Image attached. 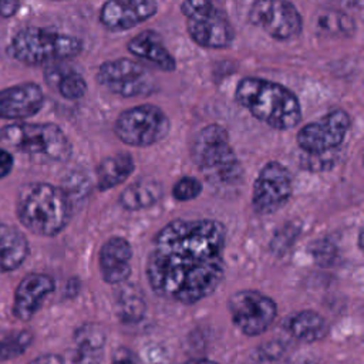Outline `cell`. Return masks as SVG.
<instances>
[{
  "mask_svg": "<svg viewBox=\"0 0 364 364\" xmlns=\"http://www.w3.org/2000/svg\"><path fill=\"white\" fill-rule=\"evenodd\" d=\"M226 228L213 219H176L154 237L146 260L152 290L168 300L193 304L210 296L225 276Z\"/></svg>",
  "mask_w": 364,
  "mask_h": 364,
  "instance_id": "cell-1",
  "label": "cell"
},
{
  "mask_svg": "<svg viewBox=\"0 0 364 364\" xmlns=\"http://www.w3.org/2000/svg\"><path fill=\"white\" fill-rule=\"evenodd\" d=\"M235 100L256 119L277 131L291 129L301 121L297 95L280 82L245 77L236 85Z\"/></svg>",
  "mask_w": 364,
  "mask_h": 364,
  "instance_id": "cell-2",
  "label": "cell"
},
{
  "mask_svg": "<svg viewBox=\"0 0 364 364\" xmlns=\"http://www.w3.org/2000/svg\"><path fill=\"white\" fill-rule=\"evenodd\" d=\"M16 209L20 222L30 232L54 236L70 220L71 199L61 188L46 182H31L20 188Z\"/></svg>",
  "mask_w": 364,
  "mask_h": 364,
  "instance_id": "cell-3",
  "label": "cell"
},
{
  "mask_svg": "<svg viewBox=\"0 0 364 364\" xmlns=\"http://www.w3.org/2000/svg\"><path fill=\"white\" fill-rule=\"evenodd\" d=\"M191 156L213 185L232 186L242 179V166L230 145L229 134L219 124H209L195 135Z\"/></svg>",
  "mask_w": 364,
  "mask_h": 364,
  "instance_id": "cell-4",
  "label": "cell"
},
{
  "mask_svg": "<svg viewBox=\"0 0 364 364\" xmlns=\"http://www.w3.org/2000/svg\"><path fill=\"white\" fill-rule=\"evenodd\" d=\"M9 51L16 60L37 65L77 57L82 51V41L67 33L26 27L14 34Z\"/></svg>",
  "mask_w": 364,
  "mask_h": 364,
  "instance_id": "cell-5",
  "label": "cell"
},
{
  "mask_svg": "<svg viewBox=\"0 0 364 364\" xmlns=\"http://www.w3.org/2000/svg\"><path fill=\"white\" fill-rule=\"evenodd\" d=\"M181 13L192 41L205 48H228L235 30L218 0H183Z\"/></svg>",
  "mask_w": 364,
  "mask_h": 364,
  "instance_id": "cell-6",
  "label": "cell"
},
{
  "mask_svg": "<svg viewBox=\"0 0 364 364\" xmlns=\"http://www.w3.org/2000/svg\"><path fill=\"white\" fill-rule=\"evenodd\" d=\"M0 141L20 152L43 155L53 161H65L71 155V144L55 124H11L0 131Z\"/></svg>",
  "mask_w": 364,
  "mask_h": 364,
  "instance_id": "cell-7",
  "label": "cell"
},
{
  "mask_svg": "<svg viewBox=\"0 0 364 364\" xmlns=\"http://www.w3.org/2000/svg\"><path fill=\"white\" fill-rule=\"evenodd\" d=\"M171 131V121L162 108L141 104L122 111L114 124V132L124 144L146 148L162 141Z\"/></svg>",
  "mask_w": 364,
  "mask_h": 364,
  "instance_id": "cell-8",
  "label": "cell"
},
{
  "mask_svg": "<svg viewBox=\"0 0 364 364\" xmlns=\"http://www.w3.org/2000/svg\"><path fill=\"white\" fill-rule=\"evenodd\" d=\"M97 82L122 98L148 97L158 91L154 74L141 63L125 57L104 61L98 67Z\"/></svg>",
  "mask_w": 364,
  "mask_h": 364,
  "instance_id": "cell-9",
  "label": "cell"
},
{
  "mask_svg": "<svg viewBox=\"0 0 364 364\" xmlns=\"http://www.w3.org/2000/svg\"><path fill=\"white\" fill-rule=\"evenodd\" d=\"M247 20L277 41L290 40L303 28L301 14L289 0H255L247 11Z\"/></svg>",
  "mask_w": 364,
  "mask_h": 364,
  "instance_id": "cell-10",
  "label": "cell"
},
{
  "mask_svg": "<svg viewBox=\"0 0 364 364\" xmlns=\"http://www.w3.org/2000/svg\"><path fill=\"white\" fill-rule=\"evenodd\" d=\"M228 309L233 324L246 336L264 333L277 316L276 301L257 290L233 293L228 301Z\"/></svg>",
  "mask_w": 364,
  "mask_h": 364,
  "instance_id": "cell-11",
  "label": "cell"
},
{
  "mask_svg": "<svg viewBox=\"0 0 364 364\" xmlns=\"http://www.w3.org/2000/svg\"><path fill=\"white\" fill-rule=\"evenodd\" d=\"M351 125L347 111L337 108L327 112L317 121L309 122L297 132L299 148L307 155L334 152L343 144Z\"/></svg>",
  "mask_w": 364,
  "mask_h": 364,
  "instance_id": "cell-12",
  "label": "cell"
},
{
  "mask_svg": "<svg viewBox=\"0 0 364 364\" xmlns=\"http://www.w3.org/2000/svg\"><path fill=\"white\" fill-rule=\"evenodd\" d=\"M293 192V178L280 162L270 161L260 171L253 183L252 206L259 215H270L283 208Z\"/></svg>",
  "mask_w": 364,
  "mask_h": 364,
  "instance_id": "cell-13",
  "label": "cell"
},
{
  "mask_svg": "<svg viewBox=\"0 0 364 364\" xmlns=\"http://www.w3.org/2000/svg\"><path fill=\"white\" fill-rule=\"evenodd\" d=\"M156 11V0H107L100 10V23L108 31L121 33L152 18Z\"/></svg>",
  "mask_w": 364,
  "mask_h": 364,
  "instance_id": "cell-14",
  "label": "cell"
},
{
  "mask_svg": "<svg viewBox=\"0 0 364 364\" xmlns=\"http://www.w3.org/2000/svg\"><path fill=\"white\" fill-rule=\"evenodd\" d=\"M44 102L40 85L23 82L0 90V118L24 119L36 115Z\"/></svg>",
  "mask_w": 364,
  "mask_h": 364,
  "instance_id": "cell-15",
  "label": "cell"
},
{
  "mask_svg": "<svg viewBox=\"0 0 364 364\" xmlns=\"http://www.w3.org/2000/svg\"><path fill=\"white\" fill-rule=\"evenodd\" d=\"M53 277L43 273L27 274L14 291L13 313L21 321H28L40 309L46 297L54 290Z\"/></svg>",
  "mask_w": 364,
  "mask_h": 364,
  "instance_id": "cell-16",
  "label": "cell"
},
{
  "mask_svg": "<svg viewBox=\"0 0 364 364\" xmlns=\"http://www.w3.org/2000/svg\"><path fill=\"white\" fill-rule=\"evenodd\" d=\"M132 247L121 236L109 237L100 249L98 263L104 282L109 284L124 283L131 276Z\"/></svg>",
  "mask_w": 364,
  "mask_h": 364,
  "instance_id": "cell-17",
  "label": "cell"
},
{
  "mask_svg": "<svg viewBox=\"0 0 364 364\" xmlns=\"http://www.w3.org/2000/svg\"><path fill=\"white\" fill-rule=\"evenodd\" d=\"M107 336L102 326L85 323L78 327L73 337L67 364H101Z\"/></svg>",
  "mask_w": 364,
  "mask_h": 364,
  "instance_id": "cell-18",
  "label": "cell"
},
{
  "mask_svg": "<svg viewBox=\"0 0 364 364\" xmlns=\"http://www.w3.org/2000/svg\"><path fill=\"white\" fill-rule=\"evenodd\" d=\"M127 48L132 55L154 65L161 71L171 73L176 68V61L173 55L162 43L161 36L154 30H144L139 34L134 36L128 41Z\"/></svg>",
  "mask_w": 364,
  "mask_h": 364,
  "instance_id": "cell-19",
  "label": "cell"
},
{
  "mask_svg": "<svg viewBox=\"0 0 364 364\" xmlns=\"http://www.w3.org/2000/svg\"><path fill=\"white\" fill-rule=\"evenodd\" d=\"M283 328L296 340L303 343H314L324 338L328 333L326 318L313 310H301L290 314L283 321Z\"/></svg>",
  "mask_w": 364,
  "mask_h": 364,
  "instance_id": "cell-20",
  "label": "cell"
},
{
  "mask_svg": "<svg viewBox=\"0 0 364 364\" xmlns=\"http://www.w3.org/2000/svg\"><path fill=\"white\" fill-rule=\"evenodd\" d=\"M28 242L14 226L0 220V270L11 272L28 256Z\"/></svg>",
  "mask_w": 364,
  "mask_h": 364,
  "instance_id": "cell-21",
  "label": "cell"
},
{
  "mask_svg": "<svg viewBox=\"0 0 364 364\" xmlns=\"http://www.w3.org/2000/svg\"><path fill=\"white\" fill-rule=\"evenodd\" d=\"M164 196L162 183L154 179H139L119 193V205L127 210H142L158 203Z\"/></svg>",
  "mask_w": 364,
  "mask_h": 364,
  "instance_id": "cell-22",
  "label": "cell"
},
{
  "mask_svg": "<svg viewBox=\"0 0 364 364\" xmlns=\"http://www.w3.org/2000/svg\"><path fill=\"white\" fill-rule=\"evenodd\" d=\"M135 169L134 158L127 152H119L104 158L97 166V185L101 191L121 185Z\"/></svg>",
  "mask_w": 364,
  "mask_h": 364,
  "instance_id": "cell-23",
  "label": "cell"
},
{
  "mask_svg": "<svg viewBox=\"0 0 364 364\" xmlns=\"http://www.w3.org/2000/svg\"><path fill=\"white\" fill-rule=\"evenodd\" d=\"M44 78L48 85L55 88L65 100H80L87 92V82L84 77L74 70L51 67L46 70Z\"/></svg>",
  "mask_w": 364,
  "mask_h": 364,
  "instance_id": "cell-24",
  "label": "cell"
},
{
  "mask_svg": "<svg viewBox=\"0 0 364 364\" xmlns=\"http://www.w3.org/2000/svg\"><path fill=\"white\" fill-rule=\"evenodd\" d=\"M145 301L139 291H136L134 287L121 289V293L117 299L115 310L118 317L124 323L139 321L145 313Z\"/></svg>",
  "mask_w": 364,
  "mask_h": 364,
  "instance_id": "cell-25",
  "label": "cell"
},
{
  "mask_svg": "<svg viewBox=\"0 0 364 364\" xmlns=\"http://www.w3.org/2000/svg\"><path fill=\"white\" fill-rule=\"evenodd\" d=\"M33 341V334L27 330L6 333L0 337V360H10L23 354Z\"/></svg>",
  "mask_w": 364,
  "mask_h": 364,
  "instance_id": "cell-26",
  "label": "cell"
},
{
  "mask_svg": "<svg viewBox=\"0 0 364 364\" xmlns=\"http://www.w3.org/2000/svg\"><path fill=\"white\" fill-rule=\"evenodd\" d=\"M203 186L200 181H198L193 176H183L176 181L172 189V195L179 202H188L195 198H198L202 192Z\"/></svg>",
  "mask_w": 364,
  "mask_h": 364,
  "instance_id": "cell-27",
  "label": "cell"
},
{
  "mask_svg": "<svg viewBox=\"0 0 364 364\" xmlns=\"http://www.w3.org/2000/svg\"><path fill=\"white\" fill-rule=\"evenodd\" d=\"M336 162H337L336 151L327 152V154H320V155L303 154V156H301V168L313 171V172L327 171V169L333 168Z\"/></svg>",
  "mask_w": 364,
  "mask_h": 364,
  "instance_id": "cell-28",
  "label": "cell"
},
{
  "mask_svg": "<svg viewBox=\"0 0 364 364\" xmlns=\"http://www.w3.org/2000/svg\"><path fill=\"white\" fill-rule=\"evenodd\" d=\"M111 364H139V360L136 358V355L129 348L119 347L112 354Z\"/></svg>",
  "mask_w": 364,
  "mask_h": 364,
  "instance_id": "cell-29",
  "label": "cell"
},
{
  "mask_svg": "<svg viewBox=\"0 0 364 364\" xmlns=\"http://www.w3.org/2000/svg\"><path fill=\"white\" fill-rule=\"evenodd\" d=\"M13 169V156L9 151L0 148V179L7 176Z\"/></svg>",
  "mask_w": 364,
  "mask_h": 364,
  "instance_id": "cell-30",
  "label": "cell"
},
{
  "mask_svg": "<svg viewBox=\"0 0 364 364\" xmlns=\"http://www.w3.org/2000/svg\"><path fill=\"white\" fill-rule=\"evenodd\" d=\"M20 0H0V16L11 17L18 9Z\"/></svg>",
  "mask_w": 364,
  "mask_h": 364,
  "instance_id": "cell-31",
  "label": "cell"
},
{
  "mask_svg": "<svg viewBox=\"0 0 364 364\" xmlns=\"http://www.w3.org/2000/svg\"><path fill=\"white\" fill-rule=\"evenodd\" d=\"M28 364H65V361L58 354H43L31 360Z\"/></svg>",
  "mask_w": 364,
  "mask_h": 364,
  "instance_id": "cell-32",
  "label": "cell"
},
{
  "mask_svg": "<svg viewBox=\"0 0 364 364\" xmlns=\"http://www.w3.org/2000/svg\"><path fill=\"white\" fill-rule=\"evenodd\" d=\"M182 364H218L216 361H212L209 358H195V360H189V361H185Z\"/></svg>",
  "mask_w": 364,
  "mask_h": 364,
  "instance_id": "cell-33",
  "label": "cell"
},
{
  "mask_svg": "<svg viewBox=\"0 0 364 364\" xmlns=\"http://www.w3.org/2000/svg\"><path fill=\"white\" fill-rule=\"evenodd\" d=\"M358 247L361 249L363 247V230L360 229V232H358Z\"/></svg>",
  "mask_w": 364,
  "mask_h": 364,
  "instance_id": "cell-34",
  "label": "cell"
},
{
  "mask_svg": "<svg viewBox=\"0 0 364 364\" xmlns=\"http://www.w3.org/2000/svg\"><path fill=\"white\" fill-rule=\"evenodd\" d=\"M309 364H317V363H309Z\"/></svg>",
  "mask_w": 364,
  "mask_h": 364,
  "instance_id": "cell-35",
  "label": "cell"
},
{
  "mask_svg": "<svg viewBox=\"0 0 364 364\" xmlns=\"http://www.w3.org/2000/svg\"><path fill=\"white\" fill-rule=\"evenodd\" d=\"M57 1H61V0H57Z\"/></svg>",
  "mask_w": 364,
  "mask_h": 364,
  "instance_id": "cell-36",
  "label": "cell"
}]
</instances>
